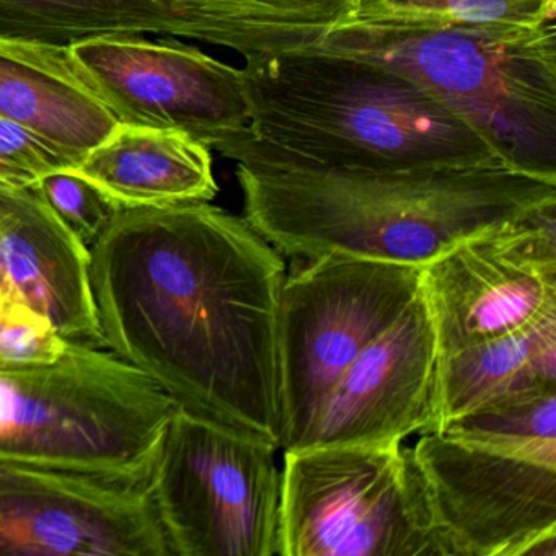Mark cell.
<instances>
[{
  "label": "cell",
  "mask_w": 556,
  "mask_h": 556,
  "mask_svg": "<svg viewBox=\"0 0 556 556\" xmlns=\"http://www.w3.org/2000/svg\"><path fill=\"white\" fill-rule=\"evenodd\" d=\"M245 220L282 256L425 268L457 243L556 206V180L504 161L392 170L237 164Z\"/></svg>",
  "instance_id": "obj_2"
},
{
  "label": "cell",
  "mask_w": 556,
  "mask_h": 556,
  "mask_svg": "<svg viewBox=\"0 0 556 556\" xmlns=\"http://www.w3.org/2000/svg\"><path fill=\"white\" fill-rule=\"evenodd\" d=\"M249 125L216 149L242 165L392 170L503 161L392 67L311 48L245 61Z\"/></svg>",
  "instance_id": "obj_3"
},
{
  "label": "cell",
  "mask_w": 556,
  "mask_h": 556,
  "mask_svg": "<svg viewBox=\"0 0 556 556\" xmlns=\"http://www.w3.org/2000/svg\"><path fill=\"white\" fill-rule=\"evenodd\" d=\"M67 48L84 83L122 125L175 129L211 151L249 125L242 70L177 38L103 35Z\"/></svg>",
  "instance_id": "obj_10"
},
{
  "label": "cell",
  "mask_w": 556,
  "mask_h": 556,
  "mask_svg": "<svg viewBox=\"0 0 556 556\" xmlns=\"http://www.w3.org/2000/svg\"><path fill=\"white\" fill-rule=\"evenodd\" d=\"M276 451L178 406L148 477L172 555L278 556Z\"/></svg>",
  "instance_id": "obj_7"
},
{
  "label": "cell",
  "mask_w": 556,
  "mask_h": 556,
  "mask_svg": "<svg viewBox=\"0 0 556 556\" xmlns=\"http://www.w3.org/2000/svg\"><path fill=\"white\" fill-rule=\"evenodd\" d=\"M73 162L30 129L0 116V185L31 188Z\"/></svg>",
  "instance_id": "obj_22"
},
{
  "label": "cell",
  "mask_w": 556,
  "mask_h": 556,
  "mask_svg": "<svg viewBox=\"0 0 556 556\" xmlns=\"http://www.w3.org/2000/svg\"><path fill=\"white\" fill-rule=\"evenodd\" d=\"M439 361L556 314V206L493 227L421 268Z\"/></svg>",
  "instance_id": "obj_9"
},
{
  "label": "cell",
  "mask_w": 556,
  "mask_h": 556,
  "mask_svg": "<svg viewBox=\"0 0 556 556\" xmlns=\"http://www.w3.org/2000/svg\"><path fill=\"white\" fill-rule=\"evenodd\" d=\"M438 369L434 328L419 292L344 370L301 448L387 444L429 434Z\"/></svg>",
  "instance_id": "obj_13"
},
{
  "label": "cell",
  "mask_w": 556,
  "mask_h": 556,
  "mask_svg": "<svg viewBox=\"0 0 556 556\" xmlns=\"http://www.w3.org/2000/svg\"><path fill=\"white\" fill-rule=\"evenodd\" d=\"M278 556H445L413 448L285 451Z\"/></svg>",
  "instance_id": "obj_6"
},
{
  "label": "cell",
  "mask_w": 556,
  "mask_h": 556,
  "mask_svg": "<svg viewBox=\"0 0 556 556\" xmlns=\"http://www.w3.org/2000/svg\"><path fill=\"white\" fill-rule=\"evenodd\" d=\"M119 210L213 201L211 149L175 129L122 125L74 168Z\"/></svg>",
  "instance_id": "obj_16"
},
{
  "label": "cell",
  "mask_w": 556,
  "mask_h": 556,
  "mask_svg": "<svg viewBox=\"0 0 556 556\" xmlns=\"http://www.w3.org/2000/svg\"><path fill=\"white\" fill-rule=\"evenodd\" d=\"M174 556L148 477L35 471L0 486V556Z\"/></svg>",
  "instance_id": "obj_12"
},
{
  "label": "cell",
  "mask_w": 556,
  "mask_h": 556,
  "mask_svg": "<svg viewBox=\"0 0 556 556\" xmlns=\"http://www.w3.org/2000/svg\"><path fill=\"white\" fill-rule=\"evenodd\" d=\"M204 12L219 47L245 61L311 50L351 21L357 0H191Z\"/></svg>",
  "instance_id": "obj_18"
},
{
  "label": "cell",
  "mask_w": 556,
  "mask_h": 556,
  "mask_svg": "<svg viewBox=\"0 0 556 556\" xmlns=\"http://www.w3.org/2000/svg\"><path fill=\"white\" fill-rule=\"evenodd\" d=\"M279 304L282 451L304 445L344 370L421 292V268L327 253L301 260Z\"/></svg>",
  "instance_id": "obj_8"
},
{
  "label": "cell",
  "mask_w": 556,
  "mask_h": 556,
  "mask_svg": "<svg viewBox=\"0 0 556 556\" xmlns=\"http://www.w3.org/2000/svg\"><path fill=\"white\" fill-rule=\"evenodd\" d=\"M439 434L556 467V387L510 393L445 422Z\"/></svg>",
  "instance_id": "obj_19"
},
{
  "label": "cell",
  "mask_w": 556,
  "mask_h": 556,
  "mask_svg": "<svg viewBox=\"0 0 556 556\" xmlns=\"http://www.w3.org/2000/svg\"><path fill=\"white\" fill-rule=\"evenodd\" d=\"M539 387H556V314L439 361L431 432L494 400Z\"/></svg>",
  "instance_id": "obj_17"
},
{
  "label": "cell",
  "mask_w": 556,
  "mask_h": 556,
  "mask_svg": "<svg viewBox=\"0 0 556 556\" xmlns=\"http://www.w3.org/2000/svg\"><path fill=\"white\" fill-rule=\"evenodd\" d=\"M178 405L109 348L0 363V462L86 477H149Z\"/></svg>",
  "instance_id": "obj_5"
},
{
  "label": "cell",
  "mask_w": 556,
  "mask_h": 556,
  "mask_svg": "<svg viewBox=\"0 0 556 556\" xmlns=\"http://www.w3.org/2000/svg\"><path fill=\"white\" fill-rule=\"evenodd\" d=\"M0 299L34 312L67 343L106 348L90 250L34 187L0 185Z\"/></svg>",
  "instance_id": "obj_14"
},
{
  "label": "cell",
  "mask_w": 556,
  "mask_h": 556,
  "mask_svg": "<svg viewBox=\"0 0 556 556\" xmlns=\"http://www.w3.org/2000/svg\"><path fill=\"white\" fill-rule=\"evenodd\" d=\"M285 256L210 201L122 210L90 247L106 348L178 406L281 448Z\"/></svg>",
  "instance_id": "obj_1"
},
{
  "label": "cell",
  "mask_w": 556,
  "mask_h": 556,
  "mask_svg": "<svg viewBox=\"0 0 556 556\" xmlns=\"http://www.w3.org/2000/svg\"><path fill=\"white\" fill-rule=\"evenodd\" d=\"M350 22L426 31L536 27L556 22V0H357Z\"/></svg>",
  "instance_id": "obj_20"
},
{
  "label": "cell",
  "mask_w": 556,
  "mask_h": 556,
  "mask_svg": "<svg viewBox=\"0 0 556 556\" xmlns=\"http://www.w3.org/2000/svg\"><path fill=\"white\" fill-rule=\"evenodd\" d=\"M445 556H527L556 533V467L422 434L413 447Z\"/></svg>",
  "instance_id": "obj_11"
},
{
  "label": "cell",
  "mask_w": 556,
  "mask_h": 556,
  "mask_svg": "<svg viewBox=\"0 0 556 556\" xmlns=\"http://www.w3.org/2000/svg\"><path fill=\"white\" fill-rule=\"evenodd\" d=\"M35 471H47L37 470V468L17 467V465L2 464L0 462V486L2 484L18 483V481L25 480V478L34 475Z\"/></svg>",
  "instance_id": "obj_24"
},
{
  "label": "cell",
  "mask_w": 556,
  "mask_h": 556,
  "mask_svg": "<svg viewBox=\"0 0 556 556\" xmlns=\"http://www.w3.org/2000/svg\"><path fill=\"white\" fill-rule=\"evenodd\" d=\"M321 50L376 61L415 80L513 167L556 180V24L390 30L348 24Z\"/></svg>",
  "instance_id": "obj_4"
},
{
  "label": "cell",
  "mask_w": 556,
  "mask_h": 556,
  "mask_svg": "<svg viewBox=\"0 0 556 556\" xmlns=\"http://www.w3.org/2000/svg\"><path fill=\"white\" fill-rule=\"evenodd\" d=\"M0 116L34 131L77 167L118 122L74 67L70 48L0 35Z\"/></svg>",
  "instance_id": "obj_15"
},
{
  "label": "cell",
  "mask_w": 556,
  "mask_h": 556,
  "mask_svg": "<svg viewBox=\"0 0 556 556\" xmlns=\"http://www.w3.org/2000/svg\"><path fill=\"white\" fill-rule=\"evenodd\" d=\"M34 188L89 250L122 211L74 168L48 174Z\"/></svg>",
  "instance_id": "obj_21"
},
{
  "label": "cell",
  "mask_w": 556,
  "mask_h": 556,
  "mask_svg": "<svg viewBox=\"0 0 556 556\" xmlns=\"http://www.w3.org/2000/svg\"><path fill=\"white\" fill-rule=\"evenodd\" d=\"M66 348L67 341L47 320L0 299V363H51Z\"/></svg>",
  "instance_id": "obj_23"
}]
</instances>
